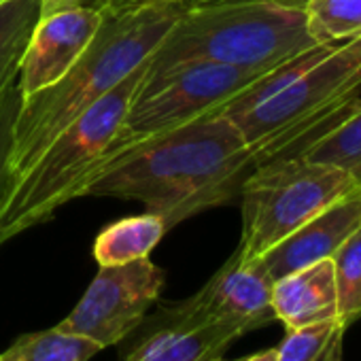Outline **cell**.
Returning a JSON list of instances; mask_svg holds the SVG:
<instances>
[{"label":"cell","instance_id":"9a60e30c","mask_svg":"<svg viewBox=\"0 0 361 361\" xmlns=\"http://www.w3.org/2000/svg\"><path fill=\"white\" fill-rule=\"evenodd\" d=\"M302 155L310 161L344 170L361 188V98L355 100L342 121L314 140Z\"/></svg>","mask_w":361,"mask_h":361},{"label":"cell","instance_id":"603a6c76","mask_svg":"<svg viewBox=\"0 0 361 361\" xmlns=\"http://www.w3.org/2000/svg\"><path fill=\"white\" fill-rule=\"evenodd\" d=\"M221 361H226V359H221ZM234 361H276V348H268V350H262V353H255V355H249L243 359H234Z\"/></svg>","mask_w":361,"mask_h":361},{"label":"cell","instance_id":"7c38bea8","mask_svg":"<svg viewBox=\"0 0 361 361\" xmlns=\"http://www.w3.org/2000/svg\"><path fill=\"white\" fill-rule=\"evenodd\" d=\"M145 331L123 361H221L224 350L249 334L238 323H176L145 317Z\"/></svg>","mask_w":361,"mask_h":361},{"label":"cell","instance_id":"83f0119b","mask_svg":"<svg viewBox=\"0 0 361 361\" xmlns=\"http://www.w3.org/2000/svg\"><path fill=\"white\" fill-rule=\"evenodd\" d=\"M3 3H7V0H0V5H3Z\"/></svg>","mask_w":361,"mask_h":361},{"label":"cell","instance_id":"d6986e66","mask_svg":"<svg viewBox=\"0 0 361 361\" xmlns=\"http://www.w3.org/2000/svg\"><path fill=\"white\" fill-rule=\"evenodd\" d=\"M346 325L340 319L287 329L276 346V361H344L342 340Z\"/></svg>","mask_w":361,"mask_h":361},{"label":"cell","instance_id":"2e32d148","mask_svg":"<svg viewBox=\"0 0 361 361\" xmlns=\"http://www.w3.org/2000/svg\"><path fill=\"white\" fill-rule=\"evenodd\" d=\"M98 350L94 340L51 327L20 336L0 353V361H90Z\"/></svg>","mask_w":361,"mask_h":361},{"label":"cell","instance_id":"30bf717a","mask_svg":"<svg viewBox=\"0 0 361 361\" xmlns=\"http://www.w3.org/2000/svg\"><path fill=\"white\" fill-rule=\"evenodd\" d=\"M102 22L104 13L92 5H75L39 18L18 68L24 100L60 83L92 45Z\"/></svg>","mask_w":361,"mask_h":361},{"label":"cell","instance_id":"7402d4cb","mask_svg":"<svg viewBox=\"0 0 361 361\" xmlns=\"http://www.w3.org/2000/svg\"><path fill=\"white\" fill-rule=\"evenodd\" d=\"M75 5H81V0H41V18L51 16L62 9H68V7H75Z\"/></svg>","mask_w":361,"mask_h":361},{"label":"cell","instance_id":"3957f363","mask_svg":"<svg viewBox=\"0 0 361 361\" xmlns=\"http://www.w3.org/2000/svg\"><path fill=\"white\" fill-rule=\"evenodd\" d=\"M314 45L304 9L274 0L194 3L149 58L147 77L185 62L266 73Z\"/></svg>","mask_w":361,"mask_h":361},{"label":"cell","instance_id":"ac0fdd59","mask_svg":"<svg viewBox=\"0 0 361 361\" xmlns=\"http://www.w3.org/2000/svg\"><path fill=\"white\" fill-rule=\"evenodd\" d=\"M306 26L319 45H342L361 39V0H308Z\"/></svg>","mask_w":361,"mask_h":361},{"label":"cell","instance_id":"44dd1931","mask_svg":"<svg viewBox=\"0 0 361 361\" xmlns=\"http://www.w3.org/2000/svg\"><path fill=\"white\" fill-rule=\"evenodd\" d=\"M24 104V96L20 92L18 77L9 81L0 90V198L7 192L11 183V151H13V136H16V121L20 115V109Z\"/></svg>","mask_w":361,"mask_h":361},{"label":"cell","instance_id":"8fae6325","mask_svg":"<svg viewBox=\"0 0 361 361\" xmlns=\"http://www.w3.org/2000/svg\"><path fill=\"white\" fill-rule=\"evenodd\" d=\"M359 228L361 188H355L257 259L268 276L272 281H279L300 268H306L321 259H331L336 251Z\"/></svg>","mask_w":361,"mask_h":361},{"label":"cell","instance_id":"6da1fadb","mask_svg":"<svg viewBox=\"0 0 361 361\" xmlns=\"http://www.w3.org/2000/svg\"><path fill=\"white\" fill-rule=\"evenodd\" d=\"M253 153L238 128L215 113L151 138L109 161L85 196L136 200L174 228L240 194Z\"/></svg>","mask_w":361,"mask_h":361},{"label":"cell","instance_id":"484cf974","mask_svg":"<svg viewBox=\"0 0 361 361\" xmlns=\"http://www.w3.org/2000/svg\"><path fill=\"white\" fill-rule=\"evenodd\" d=\"M102 0H81V5H92V7H98Z\"/></svg>","mask_w":361,"mask_h":361},{"label":"cell","instance_id":"4316f807","mask_svg":"<svg viewBox=\"0 0 361 361\" xmlns=\"http://www.w3.org/2000/svg\"><path fill=\"white\" fill-rule=\"evenodd\" d=\"M194 3H213V0H194Z\"/></svg>","mask_w":361,"mask_h":361},{"label":"cell","instance_id":"ffe728a7","mask_svg":"<svg viewBox=\"0 0 361 361\" xmlns=\"http://www.w3.org/2000/svg\"><path fill=\"white\" fill-rule=\"evenodd\" d=\"M338 291V319L348 327L361 319V228L331 257Z\"/></svg>","mask_w":361,"mask_h":361},{"label":"cell","instance_id":"e0dca14e","mask_svg":"<svg viewBox=\"0 0 361 361\" xmlns=\"http://www.w3.org/2000/svg\"><path fill=\"white\" fill-rule=\"evenodd\" d=\"M41 18V0H7L0 5V90L18 77L22 54Z\"/></svg>","mask_w":361,"mask_h":361},{"label":"cell","instance_id":"d4e9b609","mask_svg":"<svg viewBox=\"0 0 361 361\" xmlns=\"http://www.w3.org/2000/svg\"><path fill=\"white\" fill-rule=\"evenodd\" d=\"M274 3L287 5V7H295V9H304L308 0H274Z\"/></svg>","mask_w":361,"mask_h":361},{"label":"cell","instance_id":"ba28073f","mask_svg":"<svg viewBox=\"0 0 361 361\" xmlns=\"http://www.w3.org/2000/svg\"><path fill=\"white\" fill-rule=\"evenodd\" d=\"M166 274L149 257L100 266L79 304L56 327L94 340L100 348L113 346L134 334L147 310L159 300Z\"/></svg>","mask_w":361,"mask_h":361},{"label":"cell","instance_id":"4fadbf2b","mask_svg":"<svg viewBox=\"0 0 361 361\" xmlns=\"http://www.w3.org/2000/svg\"><path fill=\"white\" fill-rule=\"evenodd\" d=\"M272 310L287 329L338 319L334 262L321 259L274 281Z\"/></svg>","mask_w":361,"mask_h":361},{"label":"cell","instance_id":"277c9868","mask_svg":"<svg viewBox=\"0 0 361 361\" xmlns=\"http://www.w3.org/2000/svg\"><path fill=\"white\" fill-rule=\"evenodd\" d=\"M145 73L147 64L62 130L30 168L11 180L0 198V247L51 219L66 202L83 198L119 134Z\"/></svg>","mask_w":361,"mask_h":361},{"label":"cell","instance_id":"5b68a950","mask_svg":"<svg viewBox=\"0 0 361 361\" xmlns=\"http://www.w3.org/2000/svg\"><path fill=\"white\" fill-rule=\"evenodd\" d=\"M361 90V39L338 45L323 60L291 77L262 102L219 113L253 153V166L302 155L350 111Z\"/></svg>","mask_w":361,"mask_h":361},{"label":"cell","instance_id":"5bb4252c","mask_svg":"<svg viewBox=\"0 0 361 361\" xmlns=\"http://www.w3.org/2000/svg\"><path fill=\"white\" fill-rule=\"evenodd\" d=\"M166 232L168 228L159 215L145 211L142 215L123 217L98 234L94 243V257L98 266H121L149 257Z\"/></svg>","mask_w":361,"mask_h":361},{"label":"cell","instance_id":"cb8c5ba5","mask_svg":"<svg viewBox=\"0 0 361 361\" xmlns=\"http://www.w3.org/2000/svg\"><path fill=\"white\" fill-rule=\"evenodd\" d=\"M132 3H140V0H102V3L98 5L100 7H113V5H132Z\"/></svg>","mask_w":361,"mask_h":361},{"label":"cell","instance_id":"52a82bcc","mask_svg":"<svg viewBox=\"0 0 361 361\" xmlns=\"http://www.w3.org/2000/svg\"><path fill=\"white\" fill-rule=\"evenodd\" d=\"M259 75L262 73L215 62L176 64L153 77L145 73L119 134L106 149L100 168L151 138L215 115Z\"/></svg>","mask_w":361,"mask_h":361},{"label":"cell","instance_id":"8992f818","mask_svg":"<svg viewBox=\"0 0 361 361\" xmlns=\"http://www.w3.org/2000/svg\"><path fill=\"white\" fill-rule=\"evenodd\" d=\"M355 188L359 185L344 170L304 155L253 166L240 185L243 236L236 251L243 259L262 257Z\"/></svg>","mask_w":361,"mask_h":361},{"label":"cell","instance_id":"9c48e42d","mask_svg":"<svg viewBox=\"0 0 361 361\" xmlns=\"http://www.w3.org/2000/svg\"><path fill=\"white\" fill-rule=\"evenodd\" d=\"M272 285L259 259H243L238 251L192 298L164 306L153 317L176 323H238L247 331L272 323Z\"/></svg>","mask_w":361,"mask_h":361},{"label":"cell","instance_id":"7a4b0ae2","mask_svg":"<svg viewBox=\"0 0 361 361\" xmlns=\"http://www.w3.org/2000/svg\"><path fill=\"white\" fill-rule=\"evenodd\" d=\"M192 5L194 0H140L100 7L104 22L79 62L60 83L24 100L16 121L11 180L22 176L62 130L147 64Z\"/></svg>","mask_w":361,"mask_h":361}]
</instances>
